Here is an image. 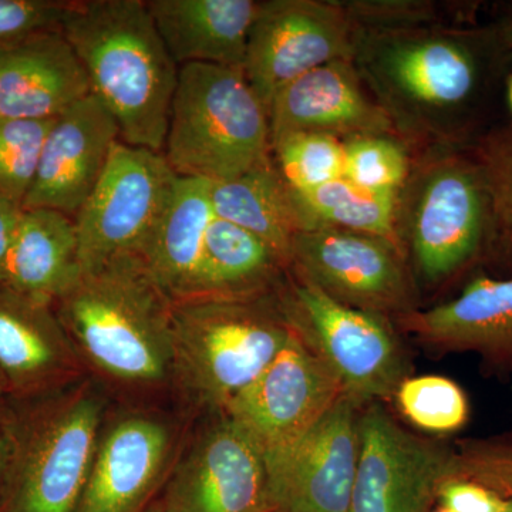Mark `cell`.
<instances>
[{
  "label": "cell",
  "instance_id": "obj_1",
  "mask_svg": "<svg viewBox=\"0 0 512 512\" xmlns=\"http://www.w3.org/2000/svg\"><path fill=\"white\" fill-rule=\"evenodd\" d=\"M60 30L128 146L163 153L178 70L144 0L67 2Z\"/></svg>",
  "mask_w": 512,
  "mask_h": 512
},
{
  "label": "cell",
  "instance_id": "obj_2",
  "mask_svg": "<svg viewBox=\"0 0 512 512\" xmlns=\"http://www.w3.org/2000/svg\"><path fill=\"white\" fill-rule=\"evenodd\" d=\"M53 306L84 367L131 389L173 383L174 302L137 256L83 274Z\"/></svg>",
  "mask_w": 512,
  "mask_h": 512
},
{
  "label": "cell",
  "instance_id": "obj_3",
  "mask_svg": "<svg viewBox=\"0 0 512 512\" xmlns=\"http://www.w3.org/2000/svg\"><path fill=\"white\" fill-rule=\"evenodd\" d=\"M352 63L394 130L431 143L453 133L480 83L473 37L443 26L357 29Z\"/></svg>",
  "mask_w": 512,
  "mask_h": 512
},
{
  "label": "cell",
  "instance_id": "obj_4",
  "mask_svg": "<svg viewBox=\"0 0 512 512\" xmlns=\"http://www.w3.org/2000/svg\"><path fill=\"white\" fill-rule=\"evenodd\" d=\"M106 412V397L90 380L10 402L0 423L8 441L0 512H77Z\"/></svg>",
  "mask_w": 512,
  "mask_h": 512
},
{
  "label": "cell",
  "instance_id": "obj_5",
  "mask_svg": "<svg viewBox=\"0 0 512 512\" xmlns=\"http://www.w3.org/2000/svg\"><path fill=\"white\" fill-rule=\"evenodd\" d=\"M293 333L276 292L173 306V383L191 403L222 412Z\"/></svg>",
  "mask_w": 512,
  "mask_h": 512
},
{
  "label": "cell",
  "instance_id": "obj_6",
  "mask_svg": "<svg viewBox=\"0 0 512 512\" xmlns=\"http://www.w3.org/2000/svg\"><path fill=\"white\" fill-rule=\"evenodd\" d=\"M163 154L178 177L231 180L272 158L268 111L244 69L185 64L178 70Z\"/></svg>",
  "mask_w": 512,
  "mask_h": 512
},
{
  "label": "cell",
  "instance_id": "obj_7",
  "mask_svg": "<svg viewBox=\"0 0 512 512\" xmlns=\"http://www.w3.org/2000/svg\"><path fill=\"white\" fill-rule=\"evenodd\" d=\"M488 228L490 204L480 167L444 150H434L410 170L397 192V245L430 284L463 268Z\"/></svg>",
  "mask_w": 512,
  "mask_h": 512
},
{
  "label": "cell",
  "instance_id": "obj_8",
  "mask_svg": "<svg viewBox=\"0 0 512 512\" xmlns=\"http://www.w3.org/2000/svg\"><path fill=\"white\" fill-rule=\"evenodd\" d=\"M276 295L289 325L338 377L345 394L360 404L396 394L406 379V360L386 316L343 305L293 274Z\"/></svg>",
  "mask_w": 512,
  "mask_h": 512
},
{
  "label": "cell",
  "instance_id": "obj_9",
  "mask_svg": "<svg viewBox=\"0 0 512 512\" xmlns=\"http://www.w3.org/2000/svg\"><path fill=\"white\" fill-rule=\"evenodd\" d=\"M177 180L163 153L119 141L99 183L73 218L82 275L140 254Z\"/></svg>",
  "mask_w": 512,
  "mask_h": 512
},
{
  "label": "cell",
  "instance_id": "obj_10",
  "mask_svg": "<svg viewBox=\"0 0 512 512\" xmlns=\"http://www.w3.org/2000/svg\"><path fill=\"white\" fill-rule=\"evenodd\" d=\"M288 269L343 305L383 316L414 311L413 276L390 239L333 227L301 231Z\"/></svg>",
  "mask_w": 512,
  "mask_h": 512
},
{
  "label": "cell",
  "instance_id": "obj_11",
  "mask_svg": "<svg viewBox=\"0 0 512 512\" xmlns=\"http://www.w3.org/2000/svg\"><path fill=\"white\" fill-rule=\"evenodd\" d=\"M357 29L340 2L262 0L249 32L244 73L264 103L316 67L352 60Z\"/></svg>",
  "mask_w": 512,
  "mask_h": 512
},
{
  "label": "cell",
  "instance_id": "obj_12",
  "mask_svg": "<svg viewBox=\"0 0 512 512\" xmlns=\"http://www.w3.org/2000/svg\"><path fill=\"white\" fill-rule=\"evenodd\" d=\"M360 403L343 394L292 443L265 454L276 512H349L359 463Z\"/></svg>",
  "mask_w": 512,
  "mask_h": 512
},
{
  "label": "cell",
  "instance_id": "obj_13",
  "mask_svg": "<svg viewBox=\"0 0 512 512\" xmlns=\"http://www.w3.org/2000/svg\"><path fill=\"white\" fill-rule=\"evenodd\" d=\"M359 437L349 512H426L454 477L456 453L404 430L377 404L359 414Z\"/></svg>",
  "mask_w": 512,
  "mask_h": 512
},
{
  "label": "cell",
  "instance_id": "obj_14",
  "mask_svg": "<svg viewBox=\"0 0 512 512\" xmlns=\"http://www.w3.org/2000/svg\"><path fill=\"white\" fill-rule=\"evenodd\" d=\"M343 394L338 377L293 330L285 348L221 413L266 454L301 437Z\"/></svg>",
  "mask_w": 512,
  "mask_h": 512
},
{
  "label": "cell",
  "instance_id": "obj_15",
  "mask_svg": "<svg viewBox=\"0 0 512 512\" xmlns=\"http://www.w3.org/2000/svg\"><path fill=\"white\" fill-rule=\"evenodd\" d=\"M160 504L167 512H271L264 451L221 413L171 468Z\"/></svg>",
  "mask_w": 512,
  "mask_h": 512
},
{
  "label": "cell",
  "instance_id": "obj_16",
  "mask_svg": "<svg viewBox=\"0 0 512 512\" xmlns=\"http://www.w3.org/2000/svg\"><path fill=\"white\" fill-rule=\"evenodd\" d=\"M175 447L173 424L157 413L106 421L77 512H146L170 476Z\"/></svg>",
  "mask_w": 512,
  "mask_h": 512
},
{
  "label": "cell",
  "instance_id": "obj_17",
  "mask_svg": "<svg viewBox=\"0 0 512 512\" xmlns=\"http://www.w3.org/2000/svg\"><path fill=\"white\" fill-rule=\"evenodd\" d=\"M84 369L53 303L0 285V380L10 402L67 389Z\"/></svg>",
  "mask_w": 512,
  "mask_h": 512
},
{
  "label": "cell",
  "instance_id": "obj_18",
  "mask_svg": "<svg viewBox=\"0 0 512 512\" xmlns=\"http://www.w3.org/2000/svg\"><path fill=\"white\" fill-rule=\"evenodd\" d=\"M119 141V124L93 94L77 101L47 134L23 210L45 208L74 218Z\"/></svg>",
  "mask_w": 512,
  "mask_h": 512
},
{
  "label": "cell",
  "instance_id": "obj_19",
  "mask_svg": "<svg viewBox=\"0 0 512 512\" xmlns=\"http://www.w3.org/2000/svg\"><path fill=\"white\" fill-rule=\"evenodd\" d=\"M271 147L293 134L345 141L392 136V120L370 94L352 60L323 64L282 87L268 106Z\"/></svg>",
  "mask_w": 512,
  "mask_h": 512
},
{
  "label": "cell",
  "instance_id": "obj_20",
  "mask_svg": "<svg viewBox=\"0 0 512 512\" xmlns=\"http://www.w3.org/2000/svg\"><path fill=\"white\" fill-rule=\"evenodd\" d=\"M89 94L86 72L60 28L0 45L3 119H56Z\"/></svg>",
  "mask_w": 512,
  "mask_h": 512
},
{
  "label": "cell",
  "instance_id": "obj_21",
  "mask_svg": "<svg viewBox=\"0 0 512 512\" xmlns=\"http://www.w3.org/2000/svg\"><path fill=\"white\" fill-rule=\"evenodd\" d=\"M168 53L178 67L217 64L244 69L254 0H148Z\"/></svg>",
  "mask_w": 512,
  "mask_h": 512
},
{
  "label": "cell",
  "instance_id": "obj_22",
  "mask_svg": "<svg viewBox=\"0 0 512 512\" xmlns=\"http://www.w3.org/2000/svg\"><path fill=\"white\" fill-rule=\"evenodd\" d=\"M214 218L210 181L178 177L167 208L137 255L174 303L197 298L205 237Z\"/></svg>",
  "mask_w": 512,
  "mask_h": 512
},
{
  "label": "cell",
  "instance_id": "obj_23",
  "mask_svg": "<svg viewBox=\"0 0 512 512\" xmlns=\"http://www.w3.org/2000/svg\"><path fill=\"white\" fill-rule=\"evenodd\" d=\"M399 322L436 348L512 355V278L480 276L453 301L406 313Z\"/></svg>",
  "mask_w": 512,
  "mask_h": 512
},
{
  "label": "cell",
  "instance_id": "obj_24",
  "mask_svg": "<svg viewBox=\"0 0 512 512\" xmlns=\"http://www.w3.org/2000/svg\"><path fill=\"white\" fill-rule=\"evenodd\" d=\"M80 276L79 241L73 218L45 208L23 210L3 285L55 303Z\"/></svg>",
  "mask_w": 512,
  "mask_h": 512
},
{
  "label": "cell",
  "instance_id": "obj_25",
  "mask_svg": "<svg viewBox=\"0 0 512 512\" xmlns=\"http://www.w3.org/2000/svg\"><path fill=\"white\" fill-rule=\"evenodd\" d=\"M285 271L282 256L261 238L215 217L205 237L195 299L268 295L278 291Z\"/></svg>",
  "mask_w": 512,
  "mask_h": 512
},
{
  "label": "cell",
  "instance_id": "obj_26",
  "mask_svg": "<svg viewBox=\"0 0 512 512\" xmlns=\"http://www.w3.org/2000/svg\"><path fill=\"white\" fill-rule=\"evenodd\" d=\"M211 204L215 217L261 238L289 268L292 241L301 225L272 158L231 180L211 183Z\"/></svg>",
  "mask_w": 512,
  "mask_h": 512
},
{
  "label": "cell",
  "instance_id": "obj_27",
  "mask_svg": "<svg viewBox=\"0 0 512 512\" xmlns=\"http://www.w3.org/2000/svg\"><path fill=\"white\" fill-rule=\"evenodd\" d=\"M289 192L301 231L342 228L390 239L397 244L394 234L396 191L367 190L342 177L312 191Z\"/></svg>",
  "mask_w": 512,
  "mask_h": 512
},
{
  "label": "cell",
  "instance_id": "obj_28",
  "mask_svg": "<svg viewBox=\"0 0 512 512\" xmlns=\"http://www.w3.org/2000/svg\"><path fill=\"white\" fill-rule=\"evenodd\" d=\"M272 160L289 190L306 192L343 177V143L323 134H293L272 143Z\"/></svg>",
  "mask_w": 512,
  "mask_h": 512
},
{
  "label": "cell",
  "instance_id": "obj_29",
  "mask_svg": "<svg viewBox=\"0 0 512 512\" xmlns=\"http://www.w3.org/2000/svg\"><path fill=\"white\" fill-rule=\"evenodd\" d=\"M394 396L404 416L430 433H451L468 419L466 394L447 377H406Z\"/></svg>",
  "mask_w": 512,
  "mask_h": 512
},
{
  "label": "cell",
  "instance_id": "obj_30",
  "mask_svg": "<svg viewBox=\"0 0 512 512\" xmlns=\"http://www.w3.org/2000/svg\"><path fill=\"white\" fill-rule=\"evenodd\" d=\"M56 119H0V197L23 204Z\"/></svg>",
  "mask_w": 512,
  "mask_h": 512
},
{
  "label": "cell",
  "instance_id": "obj_31",
  "mask_svg": "<svg viewBox=\"0 0 512 512\" xmlns=\"http://www.w3.org/2000/svg\"><path fill=\"white\" fill-rule=\"evenodd\" d=\"M343 143V178L376 191L399 192L410 174V160L392 136H359Z\"/></svg>",
  "mask_w": 512,
  "mask_h": 512
},
{
  "label": "cell",
  "instance_id": "obj_32",
  "mask_svg": "<svg viewBox=\"0 0 512 512\" xmlns=\"http://www.w3.org/2000/svg\"><path fill=\"white\" fill-rule=\"evenodd\" d=\"M359 30H407L440 26L436 2L427 0H350L340 2Z\"/></svg>",
  "mask_w": 512,
  "mask_h": 512
},
{
  "label": "cell",
  "instance_id": "obj_33",
  "mask_svg": "<svg viewBox=\"0 0 512 512\" xmlns=\"http://www.w3.org/2000/svg\"><path fill=\"white\" fill-rule=\"evenodd\" d=\"M478 167L487 188L490 225L512 251V133L491 143Z\"/></svg>",
  "mask_w": 512,
  "mask_h": 512
},
{
  "label": "cell",
  "instance_id": "obj_34",
  "mask_svg": "<svg viewBox=\"0 0 512 512\" xmlns=\"http://www.w3.org/2000/svg\"><path fill=\"white\" fill-rule=\"evenodd\" d=\"M474 481L512 498V444H474L454 458V477Z\"/></svg>",
  "mask_w": 512,
  "mask_h": 512
},
{
  "label": "cell",
  "instance_id": "obj_35",
  "mask_svg": "<svg viewBox=\"0 0 512 512\" xmlns=\"http://www.w3.org/2000/svg\"><path fill=\"white\" fill-rule=\"evenodd\" d=\"M66 5L55 0H0V45L59 29Z\"/></svg>",
  "mask_w": 512,
  "mask_h": 512
},
{
  "label": "cell",
  "instance_id": "obj_36",
  "mask_svg": "<svg viewBox=\"0 0 512 512\" xmlns=\"http://www.w3.org/2000/svg\"><path fill=\"white\" fill-rule=\"evenodd\" d=\"M437 498L450 512H501L505 498L500 494L463 478H448L440 485Z\"/></svg>",
  "mask_w": 512,
  "mask_h": 512
},
{
  "label": "cell",
  "instance_id": "obj_37",
  "mask_svg": "<svg viewBox=\"0 0 512 512\" xmlns=\"http://www.w3.org/2000/svg\"><path fill=\"white\" fill-rule=\"evenodd\" d=\"M22 214V205L0 197V285L5 284L10 248H12Z\"/></svg>",
  "mask_w": 512,
  "mask_h": 512
},
{
  "label": "cell",
  "instance_id": "obj_38",
  "mask_svg": "<svg viewBox=\"0 0 512 512\" xmlns=\"http://www.w3.org/2000/svg\"><path fill=\"white\" fill-rule=\"evenodd\" d=\"M6 464H8V441L0 427V498H2L3 484H5Z\"/></svg>",
  "mask_w": 512,
  "mask_h": 512
},
{
  "label": "cell",
  "instance_id": "obj_39",
  "mask_svg": "<svg viewBox=\"0 0 512 512\" xmlns=\"http://www.w3.org/2000/svg\"><path fill=\"white\" fill-rule=\"evenodd\" d=\"M10 406V400L8 393H6L5 387H3L2 380H0V423L5 419L6 413H8Z\"/></svg>",
  "mask_w": 512,
  "mask_h": 512
},
{
  "label": "cell",
  "instance_id": "obj_40",
  "mask_svg": "<svg viewBox=\"0 0 512 512\" xmlns=\"http://www.w3.org/2000/svg\"><path fill=\"white\" fill-rule=\"evenodd\" d=\"M507 97H508V104H510V109L512 111V74L510 76V79H508V83H507Z\"/></svg>",
  "mask_w": 512,
  "mask_h": 512
},
{
  "label": "cell",
  "instance_id": "obj_41",
  "mask_svg": "<svg viewBox=\"0 0 512 512\" xmlns=\"http://www.w3.org/2000/svg\"><path fill=\"white\" fill-rule=\"evenodd\" d=\"M146 512H167L164 510L163 505L160 504V501L158 503L151 505L150 508Z\"/></svg>",
  "mask_w": 512,
  "mask_h": 512
},
{
  "label": "cell",
  "instance_id": "obj_42",
  "mask_svg": "<svg viewBox=\"0 0 512 512\" xmlns=\"http://www.w3.org/2000/svg\"><path fill=\"white\" fill-rule=\"evenodd\" d=\"M501 512H512V498H507V500H505V505Z\"/></svg>",
  "mask_w": 512,
  "mask_h": 512
},
{
  "label": "cell",
  "instance_id": "obj_43",
  "mask_svg": "<svg viewBox=\"0 0 512 512\" xmlns=\"http://www.w3.org/2000/svg\"><path fill=\"white\" fill-rule=\"evenodd\" d=\"M439 512H450V511L444 510V508H443V510H441Z\"/></svg>",
  "mask_w": 512,
  "mask_h": 512
},
{
  "label": "cell",
  "instance_id": "obj_44",
  "mask_svg": "<svg viewBox=\"0 0 512 512\" xmlns=\"http://www.w3.org/2000/svg\"><path fill=\"white\" fill-rule=\"evenodd\" d=\"M510 33H511V39H512V29L510 30Z\"/></svg>",
  "mask_w": 512,
  "mask_h": 512
},
{
  "label": "cell",
  "instance_id": "obj_45",
  "mask_svg": "<svg viewBox=\"0 0 512 512\" xmlns=\"http://www.w3.org/2000/svg\"><path fill=\"white\" fill-rule=\"evenodd\" d=\"M0 119H2V116H0Z\"/></svg>",
  "mask_w": 512,
  "mask_h": 512
},
{
  "label": "cell",
  "instance_id": "obj_46",
  "mask_svg": "<svg viewBox=\"0 0 512 512\" xmlns=\"http://www.w3.org/2000/svg\"><path fill=\"white\" fill-rule=\"evenodd\" d=\"M271 512H276V511H271Z\"/></svg>",
  "mask_w": 512,
  "mask_h": 512
}]
</instances>
